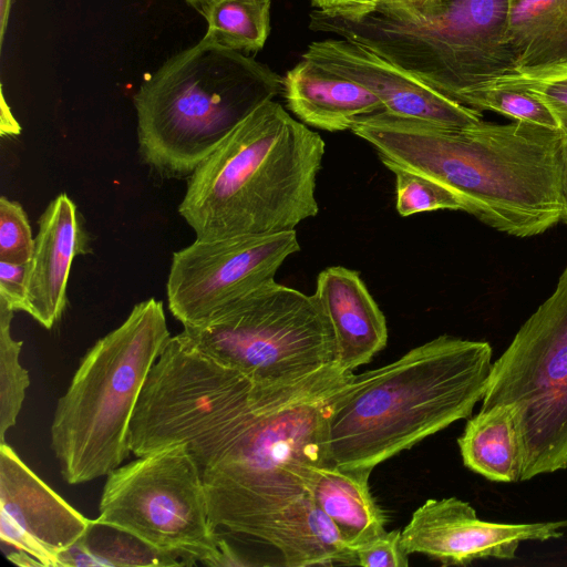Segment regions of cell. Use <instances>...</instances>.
<instances>
[{
	"mask_svg": "<svg viewBox=\"0 0 567 567\" xmlns=\"http://www.w3.org/2000/svg\"><path fill=\"white\" fill-rule=\"evenodd\" d=\"M29 265L0 260V302L13 311H25Z\"/></svg>",
	"mask_w": 567,
	"mask_h": 567,
	"instance_id": "cell-28",
	"label": "cell"
},
{
	"mask_svg": "<svg viewBox=\"0 0 567 567\" xmlns=\"http://www.w3.org/2000/svg\"><path fill=\"white\" fill-rule=\"evenodd\" d=\"M324 148L317 132L268 100L187 178L178 213L198 239L293 230L318 214Z\"/></svg>",
	"mask_w": 567,
	"mask_h": 567,
	"instance_id": "cell-3",
	"label": "cell"
},
{
	"mask_svg": "<svg viewBox=\"0 0 567 567\" xmlns=\"http://www.w3.org/2000/svg\"><path fill=\"white\" fill-rule=\"evenodd\" d=\"M93 519L73 508L0 443V538L42 566L60 567L61 556L89 532Z\"/></svg>",
	"mask_w": 567,
	"mask_h": 567,
	"instance_id": "cell-12",
	"label": "cell"
},
{
	"mask_svg": "<svg viewBox=\"0 0 567 567\" xmlns=\"http://www.w3.org/2000/svg\"><path fill=\"white\" fill-rule=\"evenodd\" d=\"M271 0H206L195 9L207 22L205 37L240 52L264 48L270 32Z\"/></svg>",
	"mask_w": 567,
	"mask_h": 567,
	"instance_id": "cell-20",
	"label": "cell"
},
{
	"mask_svg": "<svg viewBox=\"0 0 567 567\" xmlns=\"http://www.w3.org/2000/svg\"><path fill=\"white\" fill-rule=\"evenodd\" d=\"M181 333L261 388H288L337 363L332 326L316 295L268 280Z\"/></svg>",
	"mask_w": 567,
	"mask_h": 567,
	"instance_id": "cell-7",
	"label": "cell"
},
{
	"mask_svg": "<svg viewBox=\"0 0 567 567\" xmlns=\"http://www.w3.org/2000/svg\"><path fill=\"white\" fill-rule=\"evenodd\" d=\"M315 295L332 326L337 363L343 370L370 362L386 346L385 317L357 270L343 266L323 269Z\"/></svg>",
	"mask_w": 567,
	"mask_h": 567,
	"instance_id": "cell-15",
	"label": "cell"
},
{
	"mask_svg": "<svg viewBox=\"0 0 567 567\" xmlns=\"http://www.w3.org/2000/svg\"><path fill=\"white\" fill-rule=\"evenodd\" d=\"M497 84L518 85L535 93L551 111L559 128L567 132V62L517 68L483 87Z\"/></svg>",
	"mask_w": 567,
	"mask_h": 567,
	"instance_id": "cell-24",
	"label": "cell"
},
{
	"mask_svg": "<svg viewBox=\"0 0 567 567\" xmlns=\"http://www.w3.org/2000/svg\"><path fill=\"white\" fill-rule=\"evenodd\" d=\"M486 341L443 334L392 363L352 374L327 414L328 461L373 470L471 416L492 369Z\"/></svg>",
	"mask_w": 567,
	"mask_h": 567,
	"instance_id": "cell-2",
	"label": "cell"
},
{
	"mask_svg": "<svg viewBox=\"0 0 567 567\" xmlns=\"http://www.w3.org/2000/svg\"><path fill=\"white\" fill-rule=\"evenodd\" d=\"M300 250L296 229L257 236L198 239L172 256L166 297L183 327L206 321L229 302L275 279Z\"/></svg>",
	"mask_w": 567,
	"mask_h": 567,
	"instance_id": "cell-10",
	"label": "cell"
},
{
	"mask_svg": "<svg viewBox=\"0 0 567 567\" xmlns=\"http://www.w3.org/2000/svg\"><path fill=\"white\" fill-rule=\"evenodd\" d=\"M309 28L365 47L465 106L515 68L509 0L380 3L357 21L312 10Z\"/></svg>",
	"mask_w": 567,
	"mask_h": 567,
	"instance_id": "cell-5",
	"label": "cell"
},
{
	"mask_svg": "<svg viewBox=\"0 0 567 567\" xmlns=\"http://www.w3.org/2000/svg\"><path fill=\"white\" fill-rule=\"evenodd\" d=\"M96 532L92 523L85 536L61 556L60 567L181 565L175 558L117 528L112 527L111 533H105L106 529L103 533Z\"/></svg>",
	"mask_w": 567,
	"mask_h": 567,
	"instance_id": "cell-21",
	"label": "cell"
},
{
	"mask_svg": "<svg viewBox=\"0 0 567 567\" xmlns=\"http://www.w3.org/2000/svg\"><path fill=\"white\" fill-rule=\"evenodd\" d=\"M388 168L395 176V206L401 216L440 209L463 210L458 198L439 183L398 166Z\"/></svg>",
	"mask_w": 567,
	"mask_h": 567,
	"instance_id": "cell-25",
	"label": "cell"
},
{
	"mask_svg": "<svg viewBox=\"0 0 567 567\" xmlns=\"http://www.w3.org/2000/svg\"><path fill=\"white\" fill-rule=\"evenodd\" d=\"M563 167H561V202H563V220L567 223V132L563 140Z\"/></svg>",
	"mask_w": 567,
	"mask_h": 567,
	"instance_id": "cell-31",
	"label": "cell"
},
{
	"mask_svg": "<svg viewBox=\"0 0 567 567\" xmlns=\"http://www.w3.org/2000/svg\"><path fill=\"white\" fill-rule=\"evenodd\" d=\"M185 1L186 3H188L189 6H192L193 8H196L199 3L206 1V0H183Z\"/></svg>",
	"mask_w": 567,
	"mask_h": 567,
	"instance_id": "cell-34",
	"label": "cell"
},
{
	"mask_svg": "<svg viewBox=\"0 0 567 567\" xmlns=\"http://www.w3.org/2000/svg\"><path fill=\"white\" fill-rule=\"evenodd\" d=\"M302 58L365 87L390 114L454 127L482 120V112L444 96L404 69L351 40L313 41Z\"/></svg>",
	"mask_w": 567,
	"mask_h": 567,
	"instance_id": "cell-13",
	"label": "cell"
},
{
	"mask_svg": "<svg viewBox=\"0 0 567 567\" xmlns=\"http://www.w3.org/2000/svg\"><path fill=\"white\" fill-rule=\"evenodd\" d=\"M34 238L21 204L0 198V260L24 264L31 261Z\"/></svg>",
	"mask_w": 567,
	"mask_h": 567,
	"instance_id": "cell-26",
	"label": "cell"
},
{
	"mask_svg": "<svg viewBox=\"0 0 567 567\" xmlns=\"http://www.w3.org/2000/svg\"><path fill=\"white\" fill-rule=\"evenodd\" d=\"M13 313L0 302V443L16 425L30 385L29 372L20 363L23 342L11 334Z\"/></svg>",
	"mask_w": 567,
	"mask_h": 567,
	"instance_id": "cell-22",
	"label": "cell"
},
{
	"mask_svg": "<svg viewBox=\"0 0 567 567\" xmlns=\"http://www.w3.org/2000/svg\"><path fill=\"white\" fill-rule=\"evenodd\" d=\"M95 519L181 565L238 566L241 557L210 520L199 468L185 444L154 451L106 476Z\"/></svg>",
	"mask_w": 567,
	"mask_h": 567,
	"instance_id": "cell-8",
	"label": "cell"
},
{
	"mask_svg": "<svg viewBox=\"0 0 567 567\" xmlns=\"http://www.w3.org/2000/svg\"><path fill=\"white\" fill-rule=\"evenodd\" d=\"M358 565L363 567H406L409 555L401 545V530L384 532L354 548Z\"/></svg>",
	"mask_w": 567,
	"mask_h": 567,
	"instance_id": "cell-27",
	"label": "cell"
},
{
	"mask_svg": "<svg viewBox=\"0 0 567 567\" xmlns=\"http://www.w3.org/2000/svg\"><path fill=\"white\" fill-rule=\"evenodd\" d=\"M423 0H379L380 3H411V2H420Z\"/></svg>",
	"mask_w": 567,
	"mask_h": 567,
	"instance_id": "cell-33",
	"label": "cell"
},
{
	"mask_svg": "<svg viewBox=\"0 0 567 567\" xmlns=\"http://www.w3.org/2000/svg\"><path fill=\"white\" fill-rule=\"evenodd\" d=\"M282 94L300 122L328 132L350 130L358 117L384 110L365 87L303 58L284 76Z\"/></svg>",
	"mask_w": 567,
	"mask_h": 567,
	"instance_id": "cell-17",
	"label": "cell"
},
{
	"mask_svg": "<svg viewBox=\"0 0 567 567\" xmlns=\"http://www.w3.org/2000/svg\"><path fill=\"white\" fill-rule=\"evenodd\" d=\"M284 78L207 37L175 53L133 95L138 152L163 178H188Z\"/></svg>",
	"mask_w": 567,
	"mask_h": 567,
	"instance_id": "cell-4",
	"label": "cell"
},
{
	"mask_svg": "<svg viewBox=\"0 0 567 567\" xmlns=\"http://www.w3.org/2000/svg\"><path fill=\"white\" fill-rule=\"evenodd\" d=\"M508 33L514 69L567 62V0H509Z\"/></svg>",
	"mask_w": 567,
	"mask_h": 567,
	"instance_id": "cell-19",
	"label": "cell"
},
{
	"mask_svg": "<svg viewBox=\"0 0 567 567\" xmlns=\"http://www.w3.org/2000/svg\"><path fill=\"white\" fill-rule=\"evenodd\" d=\"M468 106L480 112L493 111L514 121L560 130L548 106L535 93L523 86L509 84L485 86L473 95Z\"/></svg>",
	"mask_w": 567,
	"mask_h": 567,
	"instance_id": "cell-23",
	"label": "cell"
},
{
	"mask_svg": "<svg viewBox=\"0 0 567 567\" xmlns=\"http://www.w3.org/2000/svg\"><path fill=\"white\" fill-rule=\"evenodd\" d=\"M350 131L385 167L439 183L464 212L496 230L530 237L563 219L561 130L483 120L454 127L382 110L358 117Z\"/></svg>",
	"mask_w": 567,
	"mask_h": 567,
	"instance_id": "cell-1",
	"label": "cell"
},
{
	"mask_svg": "<svg viewBox=\"0 0 567 567\" xmlns=\"http://www.w3.org/2000/svg\"><path fill=\"white\" fill-rule=\"evenodd\" d=\"M371 472L368 468L341 467L330 462L303 463L293 471L353 551L357 546L385 532V515L369 486Z\"/></svg>",
	"mask_w": 567,
	"mask_h": 567,
	"instance_id": "cell-16",
	"label": "cell"
},
{
	"mask_svg": "<svg viewBox=\"0 0 567 567\" xmlns=\"http://www.w3.org/2000/svg\"><path fill=\"white\" fill-rule=\"evenodd\" d=\"M13 0H0V47H3L9 16Z\"/></svg>",
	"mask_w": 567,
	"mask_h": 567,
	"instance_id": "cell-32",
	"label": "cell"
},
{
	"mask_svg": "<svg viewBox=\"0 0 567 567\" xmlns=\"http://www.w3.org/2000/svg\"><path fill=\"white\" fill-rule=\"evenodd\" d=\"M171 337L163 302L150 298L86 351L56 403L50 430L68 484L107 476L127 458L134 411Z\"/></svg>",
	"mask_w": 567,
	"mask_h": 567,
	"instance_id": "cell-6",
	"label": "cell"
},
{
	"mask_svg": "<svg viewBox=\"0 0 567 567\" xmlns=\"http://www.w3.org/2000/svg\"><path fill=\"white\" fill-rule=\"evenodd\" d=\"M29 265L25 311L45 329L62 317L73 259L89 254L90 235L75 203L61 193L39 220Z\"/></svg>",
	"mask_w": 567,
	"mask_h": 567,
	"instance_id": "cell-14",
	"label": "cell"
},
{
	"mask_svg": "<svg viewBox=\"0 0 567 567\" xmlns=\"http://www.w3.org/2000/svg\"><path fill=\"white\" fill-rule=\"evenodd\" d=\"M482 402L513 411L519 481L567 468V266L492 364Z\"/></svg>",
	"mask_w": 567,
	"mask_h": 567,
	"instance_id": "cell-9",
	"label": "cell"
},
{
	"mask_svg": "<svg viewBox=\"0 0 567 567\" xmlns=\"http://www.w3.org/2000/svg\"><path fill=\"white\" fill-rule=\"evenodd\" d=\"M464 465L492 482L520 476V445L513 411L496 405L471 417L457 439Z\"/></svg>",
	"mask_w": 567,
	"mask_h": 567,
	"instance_id": "cell-18",
	"label": "cell"
},
{
	"mask_svg": "<svg viewBox=\"0 0 567 567\" xmlns=\"http://www.w3.org/2000/svg\"><path fill=\"white\" fill-rule=\"evenodd\" d=\"M567 519L537 523L482 520L476 511L456 497L427 499L401 530L408 554H423L444 566L468 565L478 559L512 560L522 542H546L564 536Z\"/></svg>",
	"mask_w": 567,
	"mask_h": 567,
	"instance_id": "cell-11",
	"label": "cell"
},
{
	"mask_svg": "<svg viewBox=\"0 0 567 567\" xmlns=\"http://www.w3.org/2000/svg\"><path fill=\"white\" fill-rule=\"evenodd\" d=\"M323 16L357 21L373 12L379 0H310Z\"/></svg>",
	"mask_w": 567,
	"mask_h": 567,
	"instance_id": "cell-29",
	"label": "cell"
},
{
	"mask_svg": "<svg viewBox=\"0 0 567 567\" xmlns=\"http://www.w3.org/2000/svg\"><path fill=\"white\" fill-rule=\"evenodd\" d=\"M1 112H0V132L1 135H17L20 133L21 127L11 113L9 105L6 102L3 91L1 90Z\"/></svg>",
	"mask_w": 567,
	"mask_h": 567,
	"instance_id": "cell-30",
	"label": "cell"
}]
</instances>
